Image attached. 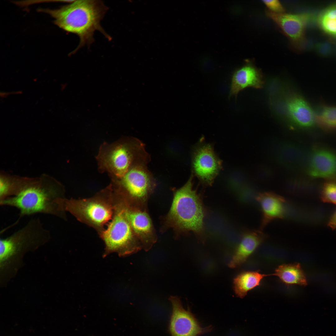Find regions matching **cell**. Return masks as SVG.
Listing matches in <instances>:
<instances>
[{
	"mask_svg": "<svg viewBox=\"0 0 336 336\" xmlns=\"http://www.w3.org/2000/svg\"><path fill=\"white\" fill-rule=\"evenodd\" d=\"M99 236L105 245L104 257L114 252L126 256L142 249L126 216L124 204L119 201H114L112 218Z\"/></svg>",
	"mask_w": 336,
	"mask_h": 336,
	"instance_id": "6",
	"label": "cell"
},
{
	"mask_svg": "<svg viewBox=\"0 0 336 336\" xmlns=\"http://www.w3.org/2000/svg\"><path fill=\"white\" fill-rule=\"evenodd\" d=\"M192 174L205 186L212 185L222 168V161L212 145L202 140L194 147L192 157Z\"/></svg>",
	"mask_w": 336,
	"mask_h": 336,
	"instance_id": "9",
	"label": "cell"
},
{
	"mask_svg": "<svg viewBox=\"0 0 336 336\" xmlns=\"http://www.w3.org/2000/svg\"><path fill=\"white\" fill-rule=\"evenodd\" d=\"M267 15L275 22L295 46L301 45L306 26L311 17L306 14L278 13L267 10Z\"/></svg>",
	"mask_w": 336,
	"mask_h": 336,
	"instance_id": "13",
	"label": "cell"
},
{
	"mask_svg": "<svg viewBox=\"0 0 336 336\" xmlns=\"http://www.w3.org/2000/svg\"><path fill=\"white\" fill-rule=\"evenodd\" d=\"M193 177L192 174L182 187L174 191L165 224L178 232L192 231L202 240L205 237V209L201 196L193 189Z\"/></svg>",
	"mask_w": 336,
	"mask_h": 336,
	"instance_id": "3",
	"label": "cell"
},
{
	"mask_svg": "<svg viewBox=\"0 0 336 336\" xmlns=\"http://www.w3.org/2000/svg\"><path fill=\"white\" fill-rule=\"evenodd\" d=\"M264 81L261 71L253 64L248 63L236 70L231 79L229 97L234 96L245 89L251 87L261 89Z\"/></svg>",
	"mask_w": 336,
	"mask_h": 336,
	"instance_id": "14",
	"label": "cell"
},
{
	"mask_svg": "<svg viewBox=\"0 0 336 336\" xmlns=\"http://www.w3.org/2000/svg\"><path fill=\"white\" fill-rule=\"evenodd\" d=\"M98 169L107 173L111 179L123 177L134 166L146 164L149 156L139 140L124 137L111 143L101 144L96 156Z\"/></svg>",
	"mask_w": 336,
	"mask_h": 336,
	"instance_id": "4",
	"label": "cell"
},
{
	"mask_svg": "<svg viewBox=\"0 0 336 336\" xmlns=\"http://www.w3.org/2000/svg\"><path fill=\"white\" fill-rule=\"evenodd\" d=\"M51 238L50 231L44 227L40 218H33L10 236L1 238L0 251L4 256L9 257L22 250L35 249Z\"/></svg>",
	"mask_w": 336,
	"mask_h": 336,
	"instance_id": "8",
	"label": "cell"
},
{
	"mask_svg": "<svg viewBox=\"0 0 336 336\" xmlns=\"http://www.w3.org/2000/svg\"><path fill=\"white\" fill-rule=\"evenodd\" d=\"M65 192L64 186L55 180H31L18 195L0 201V204L17 208L19 219L42 213L66 220V212L60 210L57 203L59 199L65 197Z\"/></svg>",
	"mask_w": 336,
	"mask_h": 336,
	"instance_id": "2",
	"label": "cell"
},
{
	"mask_svg": "<svg viewBox=\"0 0 336 336\" xmlns=\"http://www.w3.org/2000/svg\"><path fill=\"white\" fill-rule=\"evenodd\" d=\"M108 7L99 0H75L71 4L55 9L41 10L54 19L55 24L61 28L77 35L79 44L73 52L94 41L96 31L101 32L108 40L111 37L101 26Z\"/></svg>",
	"mask_w": 336,
	"mask_h": 336,
	"instance_id": "1",
	"label": "cell"
},
{
	"mask_svg": "<svg viewBox=\"0 0 336 336\" xmlns=\"http://www.w3.org/2000/svg\"><path fill=\"white\" fill-rule=\"evenodd\" d=\"M320 197L323 202L336 205V179H329L324 183Z\"/></svg>",
	"mask_w": 336,
	"mask_h": 336,
	"instance_id": "22",
	"label": "cell"
},
{
	"mask_svg": "<svg viewBox=\"0 0 336 336\" xmlns=\"http://www.w3.org/2000/svg\"><path fill=\"white\" fill-rule=\"evenodd\" d=\"M273 275L277 277L287 286H305L307 284L304 272L299 263L281 264L276 268Z\"/></svg>",
	"mask_w": 336,
	"mask_h": 336,
	"instance_id": "19",
	"label": "cell"
},
{
	"mask_svg": "<svg viewBox=\"0 0 336 336\" xmlns=\"http://www.w3.org/2000/svg\"><path fill=\"white\" fill-rule=\"evenodd\" d=\"M315 121L324 130L330 132L336 130V106H325L315 116Z\"/></svg>",
	"mask_w": 336,
	"mask_h": 336,
	"instance_id": "21",
	"label": "cell"
},
{
	"mask_svg": "<svg viewBox=\"0 0 336 336\" xmlns=\"http://www.w3.org/2000/svg\"><path fill=\"white\" fill-rule=\"evenodd\" d=\"M172 306V313L169 325L171 336H199L210 331V326L203 328L188 309H184L179 298H169Z\"/></svg>",
	"mask_w": 336,
	"mask_h": 336,
	"instance_id": "10",
	"label": "cell"
},
{
	"mask_svg": "<svg viewBox=\"0 0 336 336\" xmlns=\"http://www.w3.org/2000/svg\"><path fill=\"white\" fill-rule=\"evenodd\" d=\"M286 111L289 118L297 125L303 128L313 126L315 116L308 103L300 96L293 95L287 98L285 103Z\"/></svg>",
	"mask_w": 336,
	"mask_h": 336,
	"instance_id": "17",
	"label": "cell"
},
{
	"mask_svg": "<svg viewBox=\"0 0 336 336\" xmlns=\"http://www.w3.org/2000/svg\"><path fill=\"white\" fill-rule=\"evenodd\" d=\"M328 225L331 229L334 230L336 229V210L331 215Z\"/></svg>",
	"mask_w": 336,
	"mask_h": 336,
	"instance_id": "24",
	"label": "cell"
},
{
	"mask_svg": "<svg viewBox=\"0 0 336 336\" xmlns=\"http://www.w3.org/2000/svg\"><path fill=\"white\" fill-rule=\"evenodd\" d=\"M263 2L272 12L281 13L285 11L284 7L278 0H263Z\"/></svg>",
	"mask_w": 336,
	"mask_h": 336,
	"instance_id": "23",
	"label": "cell"
},
{
	"mask_svg": "<svg viewBox=\"0 0 336 336\" xmlns=\"http://www.w3.org/2000/svg\"><path fill=\"white\" fill-rule=\"evenodd\" d=\"M256 199L261 212L260 230L271 222L285 217L286 200L283 197L273 192H266L257 194Z\"/></svg>",
	"mask_w": 336,
	"mask_h": 336,
	"instance_id": "15",
	"label": "cell"
},
{
	"mask_svg": "<svg viewBox=\"0 0 336 336\" xmlns=\"http://www.w3.org/2000/svg\"><path fill=\"white\" fill-rule=\"evenodd\" d=\"M147 164L136 165L122 177L111 179L114 195L126 203L142 209L156 186L154 179Z\"/></svg>",
	"mask_w": 336,
	"mask_h": 336,
	"instance_id": "7",
	"label": "cell"
},
{
	"mask_svg": "<svg viewBox=\"0 0 336 336\" xmlns=\"http://www.w3.org/2000/svg\"><path fill=\"white\" fill-rule=\"evenodd\" d=\"M126 216L136 236L145 251L156 242L157 236L151 219L144 209L123 202Z\"/></svg>",
	"mask_w": 336,
	"mask_h": 336,
	"instance_id": "11",
	"label": "cell"
},
{
	"mask_svg": "<svg viewBox=\"0 0 336 336\" xmlns=\"http://www.w3.org/2000/svg\"><path fill=\"white\" fill-rule=\"evenodd\" d=\"M272 274H262L259 271H245L238 275L233 279V287L236 296L244 298L250 291L259 286L262 280Z\"/></svg>",
	"mask_w": 336,
	"mask_h": 336,
	"instance_id": "18",
	"label": "cell"
},
{
	"mask_svg": "<svg viewBox=\"0 0 336 336\" xmlns=\"http://www.w3.org/2000/svg\"><path fill=\"white\" fill-rule=\"evenodd\" d=\"M321 29L326 34L336 38V4L326 8L317 19Z\"/></svg>",
	"mask_w": 336,
	"mask_h": 336,
	"instance_id": "20",
	"label": "cell"
},
{
	"mask_svg": "<svg viewBox=\"0 0 336 336\" xmlns=\"http://www.w3.org/2000/svg\"><path fill=\"white\" fill-rule=\"evenodd\" d=\"M307 172L313 178H335L336 152L322 146L314 145L309 157Z\"/></svg>",
	"mask_w": 336,
	"mask_h": 336,
	"instance_id": "12",
	"label": "cell"
},
{
	"mask_svg": "<svg viewBox=\"0 0 336 336\" xmlns=\"http://www.w3.org/2000/svg\"><path fill=\"white\" fill-rule=\"evenodd\" d=\"M262 230H252L245 232L228 264L229 267L238 268L245 263L266 239Z\"/></svg>",
	"mask_w": 336,
	"mask_h": 336,
	"instance_id": "16",
	"label": "cell"
},
{
	"mask_svg": "<svg viewBox=\"0 0 336 336\" xmlns=\"http://www.w3.org/2000/svg\"><path fill=\"white\" fill-rule=\"evenodd\" d=\"M60 210L70 213L79 221L93 228L99 236L111 220L114 202L111 186H108L93 196L84 198L66 197L58 202Z\"/></svg>",
	"mask_w": 336,
	"mask_h": 336,
	"instance_id": "5",
	"label": "cell"
}]
</instances>
